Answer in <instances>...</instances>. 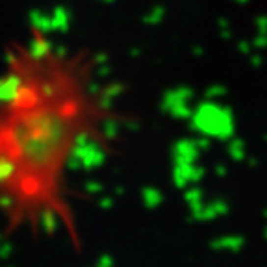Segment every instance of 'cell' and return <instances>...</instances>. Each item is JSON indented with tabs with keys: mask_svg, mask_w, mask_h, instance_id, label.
I'll use <instances>...</instances> for the list:
<instances>
[{
	"mask_svg": "<svg viewBox=\"0 0 267 267\" xmlns=\"http://www.w3.org/2000/svg\"><path fill=\"white\" fill-rule=\"evenodd\" d=\"M108 123L87 59L37 35L17 43L0 73V219L76 236L69 167Z\"/></svg>",
	"mask_w": 267,
	"mask_h": 267,
	"instance_id": "cell-1",
	"label": "cell"
}]
</instances>
